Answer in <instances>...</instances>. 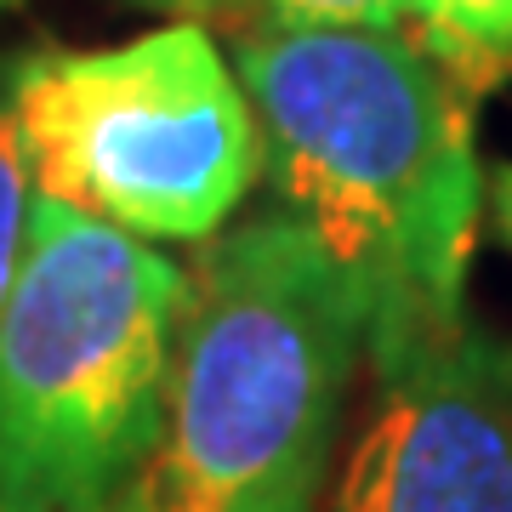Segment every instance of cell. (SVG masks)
<instances>
[{
  "mask_svg": "<svg viewBox=\"0 0 512 512\" xmlns=\"http://www.w3.org/2000/svg\"><path fill=\"white\" fill-rule=\"evenodd\" d=\"M29 205H35V183H29V160H23V143H18V120H12V97H6V74H0V308H6V291H12L18 262H23Z\"/></svg>",
  "mask_w": 512,
  "mask_h": 512,
  "instance_id": "7",
  "label": "cell"
},
{
  "mask_svg": "<svg viewBox=\"0 0 512 512\" xmlns=\"http://www.w3.org/2000/svg\"><path fill=\"white\" fill-rule=\"evenodd\" d=\"M40 200L137 239H205L262 171L251 97L200 23L6 69Z\"/></svg>",
  "mask_w": 512,
  "mask_h": 512,
  "instance_id": "4",
  "label": "cell"
},
{
  "mask_svg": "<svg viewBox=\"0 0 512 512\" xmlns=\"http://www.w3.org/2000/svg\"><path fill=\"white\" fill-rule=\"evenodd\" d=\"M160 6H256L262 18H325L410 29V0H160Z\"/></svg>",
  "mask_w": 512,
  "mask_h": 512,
  "instance_id": "8",
  "label": "cell"
},
{
  "mask_svg": "<svg viewBox=\"0 0 512 512\" xmlns=\"http://www.w3.org/2000/svg\"><path fill=\"white\" fill-rule=\"evenodd\" d=\"M495 222H501V234H507V245H512V165H501L495 171Z\"/></svg>",
  "mask_w": 512,
  "mask_h": 512,
  "instance_id": "9",
  "label": "cell"
},
{
  "mask_svg": "<svg viewBox=\"0 0 512 512\" xmlns=\"http://www.w3.org/2000/svg\"><path fill=\"white\" fill-rule=\"evenodd\" d=\"M183 313L171 256L35 194L0 308V512H114L154 439Z\"/></svg>",
  "mask_w": 512,
  "mask_h": 512,
  "instance_id": "3",
  "label": "cell"
},
{
  "mask_svg": "<svg viewBox=\"0 0 512 512\" xmlns=\"http://www.w3.org/2000/svg\"><path fill=\"white\" fill-rule=\"evenodd\" d=\"M365 296L296 217H256L188 279L160 421L114 512H319Z\"/></svg>",
  "mask_w": 512,
  "mask_h": 512,
  "instance_id": "2",
  "label": "cell"
},
{
  "mask_svg": "<svg viewBox=\"0 0 512 512\" xmlns=\"http://www.w3.org/2000/svg\"><path fill=\"white\" fill-rule=\"evenodd\" d=\"M262 171L365 296L370 330L467 319L478 148L467 92L410 29L256 18L234 35Z\"/></svg>",
  "mask_w": 512,
  "mask_h": 512,
  "instance_id": "1",
  "label": "cell"
},
{
  "mask_svg": "<svg viewBox=\"0 0 512 512\" xmlns=\"http://www.w3.org/2000/svg\"><path fill=\"white\" fill-rule=\"evenodd\" d=\"M0 6H18V0H0Z\"/></svg>",
  "mask_w": 512,
  "mask_h": 512,
  "instance_id": "10",
  "label": "cell"
},
{
  "mask_svg": "<svg viewBox=\"0 0 512 512\" xmlns=\"http://www.w3.org/2000/svg\"><path fill=\"white\" fill-rule=\"evenodd\" d=\"M410 35L467 97L512 74V0H410Z\"/></svg>",
  "mask_w": 512,
  "mask_h": 512,
  "instance_id": "6",
  "label": "cell"
},
{
  "mask_svg": "<svg viewBox=\"0 0 512 512\" xmlns=\"http://www.w3.org/2000/svg\"><path fill=\"white\" fill-rule=\"evenodd\" d=\"M370 410L330 512H512V342L467 325L365 330Z\"/></svg>",
  "mask_w": 512,
  "mask_h": 512,
  "instance_id": "5",
  "label": "cell"
}]
</instances>
